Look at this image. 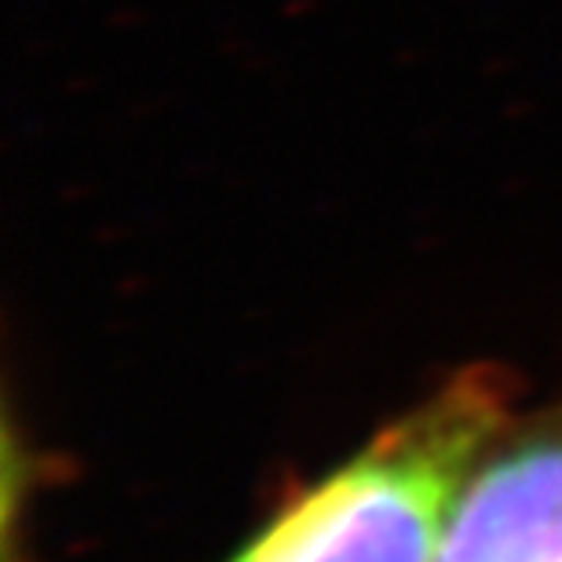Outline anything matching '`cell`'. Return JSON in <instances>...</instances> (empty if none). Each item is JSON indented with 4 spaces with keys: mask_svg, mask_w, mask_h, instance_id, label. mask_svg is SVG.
Here are the masks:
<instances>
[{
    "mask_svg": "<svg viewBox=\"0 0 562 562\" xmlns=\"http://www.w3.org/2000/svg\"><path fill=\"white\" fill-rule=\"evenodd\" d=\"M519 376L475 362L344 457L223 562H435L446 519L504 424Z\"/></svg>",
    "mask_w": 562,
    "mask_h": 562,
    "instance_id": "cell-1",
    "label": "cell"
},
{
    "mask_svg": "<svg viewBox=\"0 0 562 562\" xmlns=\"http://www.w3.org/2000/svg\"><path fill=\"white\" fill-rule=\"evenodd\" d=\"M435 562H562V398L515 413L482 449Z\"/></svg>",
    "mask_w": 562,
    "mask_h": 562,
    "instance_id": "cell-2",
    "label": "cell"
}]
</instances>
